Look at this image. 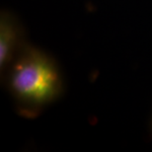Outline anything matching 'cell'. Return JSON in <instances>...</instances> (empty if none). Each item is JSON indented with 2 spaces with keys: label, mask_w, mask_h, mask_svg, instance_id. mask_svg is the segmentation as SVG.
I'll return each instance as SVG.
<instances>
[{
  "label": "cell",
  "mask_w": 152,
  "mask_h": 152,
  "mask_svg": "<svg viewBox=\"0 0 152 152\" xmlns=\"http://www.w3.org/2000/svg\"><path fill=\"white\" fill-rule=\"evenodd\" d=\"M18 41V30L8 15H1L0 20V67L3 69L10 62Z\"/></svg>",
  "instance_id": "obj_2"
},
{
  "label": "cell",
  "mask_w": 152,
  "mask_h": 152,
  "mask_svg": "<svg viewBox=\"0 0 152 152\" xmlns=\"http://www.w3.org/2000/svg\"><path fill=\"white\" fill-rule=\"evenodd\" d=\"M11 92L24 104L44 106L61 92L58 69L45 54L27 50L18 57L9 76Z\"/></svg>",
  "instance_id": "obj_1"
}]
</instances>
